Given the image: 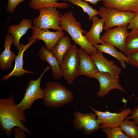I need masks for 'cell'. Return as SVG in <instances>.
<instances>
[{
    "label": "cell",
    "mask_w": 138,
    "mask_h": 138,
    "mask_svg": "<svg viewBox=\"0 0 138 138\" xmlns=\"http://www.w3.org/2000/svg\"><path fill=\"white\" fill-rule=\"evenodd\" d=\"M24 112L16 105L14 95L0 99V129L7 137H11L13 128L16 126L20 128L27 133L31 135L29 129L22 123H27Z\"/></svg>",
    "instance_id": "cell-1"
},
{
    "label": "cell",
    "mask_w": 138,
    "mask_h": 138,
    "mask_svg": "<svg viewBox=\"0 0 138 138\" xmlns=\"http://www.w3.org/2000/svg\"><path fill=\"white\" fill-rule=\"evenodd\" d=\"M59 22L62 28L71 37L74 42L79 46L89 55L98 51L93 45L90 44L83 35L86 31L83 29L79 22L75 18L72 11L63 14L59 13Z\"/></svg>",
    "instance_id": "cell-2"
},
{
    "label": "cell",
    "mask_w": 138,
    "mask_h": 138,
    "mask_svg": "<svg viewBox=\"0 0 138 138\" xmlns=\"http://www.w3.org/2000/svg\"><path fill=\"white\" fill-rule=\"evenodd\" d=\"M42 99L46 107L57 109L71 102L74 96L65 86L57 82L50 81L45 84Z\"/></svg>",
    "instance_id": "cell-3"
},
{
    "label": "cell",
    "mask_w": 138,
    "mask_h": 138,
    "mask_svg": "<svg viewBox=\"0 0 138 138\" xmlns=\"http://www.w3.org/2000/svg\"><path fill=\"white\" fill-rule=\"evenodd\" d=\"M99 15L104 21V29L107 30L114 27L128 25L137 13L123 12L113 8L101 6Z\"/></svg>",
    "instance_id": "cell-4"
},
{
    "label": "cell",
    "mask_w": 138,
    "mask_h": 138,
    "mask_svg": "<svg viewBox=\"0 0 138 138\" xmlns=\"http://www.w3.org/2000/svg\"><path fill=\"white\" fill-rule=\"evenodd\" d=\"M79 62L78 49L76 45H72L60 65L63 76L69 84H72L78 76Z\"/></svg>",
    "instance_id": "cell-5"
},
{
    "label": "cell",
    "mask_w": 138,
    "mask_h": 138,
    "mask_svg": "<svg viewBox=\"0 0 138 138\" xmlns=\"http://www.w3.org/2000/svg\"><path fill=\"white\" fill-rule=\"evenodd\" d=\"M55 7L49 6L38 10L39 16L34 18L32 24L41 29H52L63 31L60 25L59 11Z\"/></svg>",
    "instance_id": "cell-6"
},
{
    "label": "cell",
    "mask_w": 138,
    "mask_h": 138,
    "mask_svg": "<svg viewBox=\"0 0 138 138\" xmlns=\"http://www.w3.org/2000/svg\"><path fill=\"white\" fill-rule=\"evenodd\" d=\"M50 68L49 66H47L37 79L30 80L22 99L17 105L23 111L30 109L36 100L43 99L44 90L40 87L41 80L45 73Z\"/></svg>",
    "instance_id": "cell-7"
},
{
    "label": "cell",
    "mask_w": 138,
    "mask_h": 138,
    "mask_svg": "<svg viewBox=\"0 0 138 138\" xmlns=\"http://www.w3.org/2000/svg\"><path fill=\"white\" fill-rule=\"evenodd\" d=\"M73 115L74 118L73 122L75 129L78 131L82 130L85 135H89L100 129V124L95 113H84L76 111Z\"/></svg>",
    "instance_id": "cell-8"
},
{
    "label": "cell",
    "mask_w": 138,
    "mask_h": 138,
    "mask_svg": "<svg viewBox=\"0 0 138 138\" xmlns=\"http://www.w3.org/2000/svg\"><path fill=\"white\" fill-rule=\"evenodd\" d=\"M89 107L96 114L97 119L100 124V128L101 129L105 127L113 128L119 126L122 121L130 115L132 111L129 108L123 109L120 112L117 113L108 111H101L96 110L92 106Z\"/></svg>",
    "instance_id": "cell-9"
},
{
    "label": "cell",
    "mask_w": 138,
    "mask_h": 138,
    "mask_svg": "<svg viewBox=\"0 0 138 138\" xmlns=\"http://www.w3.org/2000/svg\"><path fill=\"white\" fill-rule=\"evenodd\" d=\"M128 25L116 26L106 30L101 37L104 42L117 47L124 53L126 39L128 35Z\"/></svg>",
    "instance_id": "cell-10"
},
{
    "label": "cell",
    "mask_w": 138,
    "mask_h": 138,
    "mask_svg": "<svg viewBox=\"0 0 138 138\" xmlns=\"http://www.w3.org/2000/svg\"><path fill=\"white\" fill-rule=\"evenodd\" d=\"M94 78L98 81L99 84V89L97 94L99 97L105 96L111 90L114 89L126 92L120 84L119 76H114L107 72H98L95 75Z\"/></svg>",
    "instance_id": "cell-11"
},
{
    "label": "cell",
    "mask_w": 138,
    "mask_h": 138,
    "mask_svg": "<svg viewBox=\"0 0 138 138\" xmlns=\"http://www.w3.org/2000/svg\"><path fill=\"white\" fill-rule=\"evenodd\" d=\"M31 29L32 31L31 38L43 41L46 49L49 51L51 50L57 44L60 39L65 35L63 31H51L49 29H41L34 25Z\"/></svg>",
    "instance_id": "cell-12"
},
{
    "label": "cell",
    "mask_w": 138,
    "mask_h": 138,
    "mask_svg": "<svg viewBox=\"0 0 138 138\" xmlns=\"http://www.w3.org/2000/svg\"><path fill=\"white\" fill-rule=\"evenodd\" d=\"M37 40V39H32L30 37L29 38L28 42L27 44L24 45L20 43L17 47L16 49L18 51V53L14 60L15 64L14 68L9 74L3 76L2 78V80L7 81L12 76L18 77L24 75L25 73H34L33 72L26 71L23 68V55L25 51Z\"/></svg>",
    "instance_id": "cell-13"
},
{
    "label": "cell",
    "mask_w": 138,
    "mask_h": 138,
    "mask_svg": "<svg viewBox=\"0 0 138 138\" xmlns=\"http://www.w3.org/2000/svg\"><path fill=\"white\" fill-rule=\"evenodd\" d=\"M95 62L99 72L108 73L112 75L119 76L121 68L115 64L113 61L109 60L103 56V53L98 51L90 55Z\"/></svg>",
    "instance_id": "cell-14"
},
{
    "label": "cell",
    "mask_w": 138,
    "mask_h": 138,
    "mask_svg": "<svg viewBox=\"0 0 138 138\" xmlns=\"http://www.w3.org/2000/svg\"><path fill=\"white\" fill-rule=\"evenodd\" d=\"M80 62L78 75H84L94 78L98 71L93 59L83 49H78Z\"/></svg>",
    "instance_id": "cell-15"
},
{
    "label": "cell",
    "mask_w": 138,
    "mask_h": 138,
    "mask_svg": "<svg viewBox=\"0 0 138 138\" xmlns=\"http://www.w3.org/2000/svg\"><path fill=\"white\" fill-rule=\"evenodd\" d=\"M92 25L89 30L84 34L86 39L91 45H94L104 42L101 39L100 34L104 29V21L102 18L100 19L97 16L91 19Z\"/></svg>",
    "instance_id": "cell-16"
},
{
    "label": "cell",
    "mask_w": 138,
    "mask_h": 138,
    "mask_svg": "<svg viewBox=\"0 0 138 138\" xmlns=\"http://www.w3.org/2000/svg\"><path fill=\"white\" fill-rule=\"evenodd\" d=\"M4 41V49L0 55V68L3 70H7L12 67V62L16 56L10 49L12 45L14 43L12 36L7 33L5 37Z\"/></svg>",
    "instance_id": "cell-17"
},
{
    "label": "cell",
    "mask_w": 138,
    "mask_h": 138,
    "mask_svg": "<svg viewBox=\"0 0 138 138\" xmlns=\"http://www.w3.org/2000/svg\"><path fill=\"white\" fill-rule=\"evenodd\" d=\"M40 59L47 62L52 70V78L54 79H60L63 74L59 62L51 51L48 50L45 46L41 48L38 52Z\"/></svg>",
    "instance_id": "cell-18"
},
{
    "label": "cell",
    "mask_w": 138,
    "mask_h": 138,
    "mask_svg": "<svg viewBox=\"0 0 138 138\" xmlns=\"http://www.w3.org/2000/svg\"><path fill=\"white\" fill-rule=\"evenodd\" d=\"M104 6L123 12L138 13V0H104Z\"/></svg>",
    "instance_id": "cell-19"
},
{
    "label": "cell",
    "mask_w": 138,
    "mask_h": 138,
    "mask_svg": "<svg viewBox=\"0 0 138 138\" xmlns=\"http://www.w3.org/2000/svg\"><path fill=\"white\" fill-rule=\"evenodd\" d=\"M32 21L30 19H23L18 25L9 26L8 32L12 36L15 47H17L19 44L21 38L29 29L32 28Z\"/></svg>",
    "instance_id": "cell-20"
},
{
    "label": "cell",
    "mask_w": 138,
    "mask_h": 138,
    "mask_svg": "<svg viewBox=\"0 0 138 138\" xmlns=\"http://www.w3.org/2000/svg\"><path fill=\"white\" fill-rule=\"evenodd\" d=\"M99 52L110 55L117 59L121 67L124 69L126 67L125 63H128L129 60L127 56L122 52L118 51L114 46L106 42L100 45H93Z\"/></svg>",
    "instance_id": "cell-21"
},
{
    "label": "cell",
    "mask_w": 138,
    "mask_h": 138,
    "mask_svg": "<svg viewBox=\"0 0 138 138\" xmlns=\"http://www.w3.org/2000/svg\"><path fill=\"white\" fill-rule=\"evenodd\" d=\"M71 45L70 38L68 36H64L51 51L60 65L62 63L64 55Z\"/></svg>",
    "instance_id": "cell-22"
},
{
    "label": "cell",
    "mask_w": 138,
    "mask_h": 138,
    "mask_svg": "<svg viewBox=\"0 0 138 138\" xmlns=\"http://www.w3.org/2000/svg\"><path fill=\"white\" fill-rule=\"evenodd\" d=\"M59 0L64 1L67 0H31L29 3V6L33 9L38 10L45 7H55L59 9H65L69 7V4L66 3H58Z\"/></svg>",
    "instance_id": "cell-23"
},
{
    "label": "cell",
    "mask_w": 138,
    "mask_h": 138,
    "mask_svg": "<svg viewBox=\"0 0 138 138\" xmlns=\"http://www.w3.org/2000/svg\"><path fill=\"white\" fill-rule=\"evenodd\" d=\"M138 51V29L129 32L125 42L124 53L126 55Z\"/></svg>",
    "instance_id": "cell-24"
},
{
    "label": "cell",
    "mask_w": 138,
    "mask_h": 138,
    "mask_svg": "<svg viewBox=\"0 0 138 138\" xmlns=\"http://www.w3.org/2000/svg\"><path fill=\"white\" fill-rule=\"evenodd\" d=\"M126 118L121 122L119 127L129 138H138V126Z\"/></svg>",
    "instance_id": "cell-25"
},
{
    "label": "cell",
    "mask_w": 138,
    "mask_h": 138,
    "mask_svg": "<svg viewBox=\"0 0 138 138\" xmlns=\"http://www.w3.org/2000/svg\"><path fill=\"white\" fill-rule=\"evenodd\" d=\"M72 4L81 7L84 12L88 16V20H91L93 18L99 14V11L94 9L85 1L82 0H67Z\"/></svg>",
    "instance_id": "cell-26"
},
{
    "label": "cell",
    "mask_w": 138,
    "mask_h": 138,
    "mask_svg": "<svg viewBox=\"0 0 138 138\" xmlns=\"http://www.w3.org/2000/svg\"><path fill=\"white\" fill-rule=\"evenodd\" d=\"M102 129L107 136V138H129L123 133L119 126L113 128L105 127Z\"/></svg>",
    "instance_id": "cell-27"
},
{
    "label": "cell",
    "mask_w": 138,
    "mask_h": 138,
    "mask_svg": "<svg viewBox=\"0 0 138 138\" xmlns=\"http://www.w3.org/2000/svg\"><path fill=\"white\" fill-rule=\"evenodd\" d=\"M129 60L128 63L138 68V51L126 55Z\"/></svg>",
    "instance_id": "cell-28"
},
{
    "label": "cell",
    "mask_w": 138,
    "mask_h": 138,
    "mask_svg": "<svg viewBox=\"0 0 138 138\" xmlns=\"http://www.w3.org/2000/svg\"><path fill=\"white\" fill-rule=\"evenodd\" d=\"M25 0H8V5L6 7L7 12L10 13H13L18 5Z\"/></svg>",
    "instance_id": "cell-29"
},
{
    "label": "cell",
    "mask_w": 138,
    "mask_h": 138,
    "mask_svg": "<svg viewBox=\"0 0 138 138\" xmlns=\"http://www.w3.org/2000/svg\"><path fill=\"white\" fill-rule=\"evenodd\" d=\"M126 118L129 120L131 119L138 126V105L133 108L130 114Z\"/></svg>",
    "instance_id": "cell-30"
},
{
    "label": "cell",
    "mask_w": 138,
    "mask_h": 138,
    "mask_svg": "<svg viewBox=\"0 0 138 138\" xmlns=\"http://www.w3.org/2000/svg\"><path fill=\"white\" fill-rule=\"evenodd\" d=\"M128 29L132 30L138 29V13H136L129 24Z\"/></svg>",
    "instance_id": "cell-31"
},
{
    "label": "cell",
    "mask_w": 138,
    "mask_h": 138,
    "mask_svg": "<svg viewBox=\"0 0 138 138\" xmlns=\"http://www.w3.org/2000/svg\"><path fill=\"white\" fill-rule=\"evenodd\" d=\"M12 132L14 133L16 138H25V131L20 128L16 126L12 129Z\"/></svg>",
    "instance_id": "cell-32"
},
{
    "label": "cell",
    "mask_w": 138,
    "mask_h": 138,
    "mask_svg": "<svg viewBox=\"0 0 138 138\" xmlns=\"http://www.w3.org/2000/svg\"><path fill=\"white\" fill-rule=\"evenodd\" d=\"M84 1L88 2L93 4L95 5L99 2L100 1H104V0H83Z\"/></svg>",
    "instance_id": "cell-33"
}]
</instances>
